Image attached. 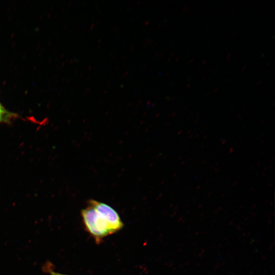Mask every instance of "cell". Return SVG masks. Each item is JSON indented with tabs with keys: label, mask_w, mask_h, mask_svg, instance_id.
<instances>
[{
	"label": "cell",
	"mask_w": 275,
	"mask_h": 275,
	"mask_svg": "<svg viewBox=\"0 0 275 275\" xmlns=\"http://www.w3.org/2000/svg\"><path fill=\"white\" fill-rule=\"evenodd\" d=\"M81 216L87 231L96 240L113 233L105 219L91 205L81 211Z\"/></svg>",
	"instance_id": "6da1fadb"
},
{
	"label": "cell",
	"mask_w": 275,
	"mask_h": 275,
	"mask_svg": "<svg viewBox=\"0 0 275 275\" xmlns=\"http://www.w3.org/2000/svg\"><path fill=\"white\" fill-rule=\"evenodd\" d=\"M88 202V204L93 207L105 219L113 233L123 227V224L119 215L112 207L94 200H90Z\"/></svg>",
	"instance_id": "7a4b0ae2"
},
{
	"label": "cell",
	"mask_w": 275,
	"mask_h": 275,
	"mask_svg": "<svg viewBox=\"0 0 275 275\" xmlns=\"http://www.w3.org/2000/svg\"><path fill=\"white\" fill-rule=\"evenodd\" d=\"M12 116V114L7 111L0 103V122L7 121Z\"/></svg>",
	"instance_id": "3957f363"
},
{
	"label": "cell",
	"mask_w": 275,
	"mask_h": 275,
	"mask_svg": "<svg viewBox=\"0 0 275 275\" xmlns=\"http://www.w3.org/2000/svg\"><path fill=\"white\" fill-rule=\"evenodd\" d=\"M50 273L51 275H68V274H62V273L54 272L53 271H50Z\"/></svg>",
	"instance_id": "277c9868"
}]
</instances>
